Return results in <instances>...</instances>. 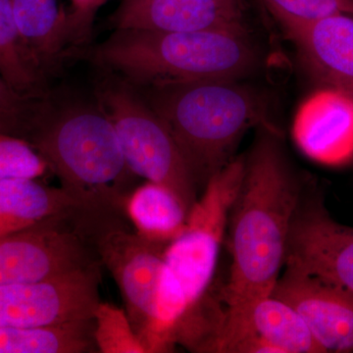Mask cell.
<instances>
[{
  "label": "cell",
  "mask_w": 353,
  "mask_h": 353,
  "mask_svg": "<svg viewBox=\"0 0 353 353\" xmlns=\"http://www.w3.org/2000/svg\"><path fill=\"white\" fill-rule=\"evenodd\" d=\"M228 218L231 254L223 292L225 315L236 317L270 296L285 267L290 226L304 185L292 167L280 132L266 120L256 126Z\"/></svg>",
  "instance_id": "6da1fadb"
},
{
  "label": "cell",
  "mask_w": 353,
  "mask_h": 353,
  "mask_svg": "<svg viewBox=\"0 0 353 353\" xmlns=\"http://www.w3.org/2000/svg\"><path fill=\"white\" fill-rule=\"evenodd\" d=\"M25 139L85 212L128 218L127 202L138 176L127 164L112 122L97 99H41Z\"/></svg>",
  "instance_id": "7a4b0ae2"
},
{
  "label": "cell",
  "mask_w": 353,
  "mask_h": 353,
  "mask_svg": "<svg viewBox=\"0 0 353 353\" xmlns=\"http://www.w3.org/2000/svg\"><path fill=\"white\" fill-rule=\"evenodd\" d=\"M90 57L136 88L238 81L252 73L257 64L256 51L246 30H116L94 48Z\"/></svg>",
  "instance_id": "3957f363"
},
{
  "label": "cell",
  "mask_w": 353,
  "mask_h": 353,
  "mask_svg": "<svg viewBox=\"0 0 353 353\" xmlns=\"http://www.w3.org/2000/svg\"><path fill=\"white\" fill-rule=\"evenodd\" d=\"M136 88L168 128L199 190L236 157L246 131L265 121L256 95L236 81Z\"/></svg>",
  "instance_id": "277c9868"
},
{
  "label": "cell",
  "mask_w": 353,
  "mask_h": 353,
  "mask_svg": "<svg viewBox=\"0 0 353 353\" xmlns=\"http://www.w3.org/2000/svg\"><path fill=\"white\" fill-rule=\"evenodd\" d=\"M243 168V155L236 157L208 181L190 210L185 233L167 245L157 316L141 334L152 352H166L173 347L176 325L208 294Z\"/></svg>",
  "instance_id": "5b68a950"
},
{
  "label": "cell",
  "mask_w": 353,
  "mask_h": 353,
  "mask_svg": "<svg viewBox=\"0 0 353 353\" xmlns=\"http://www.w3.org/2000/svg\"><path fill=\"white\" fill-rule=\"evenodd\" d=\"M97 99L112 122L130 169L148 182L168 188L190 212L199 199V188L161 118L119 77L104 81Z\"/></svg>",
  "instance_id": "8992f818"
},
{
  "label": "cell",
  "mask_w": 353,
  "mask_h": 353,
  "mask_svg": "<svg viewBox=\"0 0 353 353\" xmlns=\"http://www.w3.org/2000/svg\"><path fill=\"white\" fill-rule=\"evenodd\" d=\"M99 264L83 212L55 216L0 236V285L43 282Z\"/></svg>",
  "instance_id": "52a82bcc"
},
{
  "label": "cell",
  "mask_w": 353,
  "mask_h": 353,
  "mask_svg": "<svg viewBox=\"0 0 353 353\" xmlns=\"http://www.w3.org/2000/svg\"><path fill=\"white\" fill-rule=\"evenodd\" d=\"M101 264L112 274L139 339L154 321L167 245L134 233L126 221L103 225L94 234Z\"/></svg>",
  "instance_id": "ba28073f"
},
{
  "label": "cell",
  "mask_w": 353,
  "mask_h": 353,
  "mask_svg": "<svg viewBox=\"0 0 353 353\" xmlns=\"http://www.w3.org/2000/svg\"><path fill=\"white\" fill-rule=\"evenodd\" d=\"M285 266L353 292V228L334 220L313 188L305 187L292 220Z\"/></svg>",
  "instance_id": "9c48e42d"
},
{
  "label": "cell",
  "mask_w": 353,
  "mask_h": 353,
  "mask_svg": "<svg viewBox=\"0 0 353 353\" xmlns=\"http://www.w3.org/2000/svg\"><path fill=\"white\" fill-rule=\"evenodd\" d=\"M271 296L301 315L325 352L353 353V292L285 266Z\"/></svg>",
  "instance_id": "30bf717a"
},
{
  "label": "cell",
  "mask_w": 353,
  "mask_h": 353,
  "mask_svg": "<svg viewBox=\"0 0 353 353\" xmlns=\"http://www.w3.org/2000/svg\"><path fill=\"white\" fill-rule=\"evenodd\" d=\"M292 138L317 163L338 167L353 160V97L341 88L316 90L299 105Z\"/></svg>",
  "instance_id": "8fae6325"
},
{
  "label": "cell",
  "mask_w": 353,
  "mask_h": 353,
  "mask_svg": "<svg viewBox=\"0 0 353 353\" xmlns=\"http://www.w3.org/2000/svg\"><path fill=\"white\" fill-rule=\"evenodd\" d=\"M260 339L275 353H326L292 306L277 297H262L245 313L224 318L212 353H236L243 341Z\"/></svg>",
  "instance_id": "7c38bea8"
},
{
  "label": "cell",
  "mask_w": 353,
  "mask_h": 353,
  "mask_svg": "<svg viewBox=\"0 0 353 353\" xmlns=\"http://www.w3.org/2000/svg\"><path fill=\"white\" fill-rule=\"evenodd\" d=\"M111 22L116 30L137 31L246 30L243 8L216 0H122Z\"/></svg>",
  "instance_id": "4fadbf2b"
},
{
  "label": "cell",
  "mask_w": 353,
  "mask_h": 353,
  "mask_svg": "<svg viewBox=\"0 0 353 353\" xmlns=\"http://www.w3.org/2000/svg\"><path fill=\"white\" fill-rule=\"evenodd\" d=\"M283 30L316 78L353 79V16L336 14Z\"/></svg>",
  "instance_id": "5bb4252c"
},
{
  "label": "cell",
  "mask_w": 353,
  "mask_h": 353,
  "mask_svg": "<svg viewBox=\"0 0 353 353\" xmlns=\"http://www.w3.org/2000/svg\"><path fill=\"white\" fill-rule=\"evenodd\" d=\"M85 210L62 188H50L36 179L0 180V236L19 231L55 216Z\"/></svg>",
  "instance_id": "9a60e30c"
},
{
  "label": "cell",
  "mask_w": 353,
  "mask_h": 353,
  "mask_svg": "<svg viewBox=\"0 0 353 353\" xmlns=\"http://www.w3.org/2000/svg\"><path fill=\"white\" fill-rule=\"evenodd\" d=\"M25 50L41 76L53 68L67 48L68 12L57 0H10Z\"/></svg>",
  "instance_id": "2e32d148"
},
{
  "label": "cell",
  "mask_w": 353,
  "mask_h": 353,
  "mask_svg": "<svg viewBox=\"0 0 353 353\" xmlns=\"http://www.w3.org/2000/svg\"><path fill=\"white\" fill-rule=\"evenodd\" d=\"M126 213L137 234L164 245L185 233L189 215L172 190L152 182L134 189L128 199Z\"/></svg>",
  "instance_id": "e0dca14e"
},
{
  "label": "cell",
  "mask_w": 353,
  "mask_h": 353,
  "mask_svg": "<svg viewBox=\"0 0 353 353\" xmlns=\"http://www.w3.org/2000/svg\"><path fill=\"white\" fill-rule=\"evenodd\" d=\"M94 318L46 327L0 328V353L95 352Z\"/></svg>",
  "instance_id": "ac0fdd59"
},
{
  "label": "cell",
  "mask_w": 353,
  "mask_h": 353,
  "mask_svg": "<svg viewBox=\"0 0 353 353\" xmlns=\"http://www.w3.org/2000/svg\"><path fill=\"white\" fill-rule=\"evenodd\" d=\"M0 76L20 94L39 97L41 74L25 50L10 0H0Z\"/></svg>",
  "instance_id": "d6986e66"
},
{
  "label": "cell",
  "mask_w": 353,
  "mask_h": 353,
  "mask_svg": "<svg viewBox=\"0 0 353 353\" xmlns=\"http://www.w3.org/2000/svg\"><path fill=\"white\" fill-rule=\"evenodd\" d=\"M94 338L102 353H145L126 311L99 303L94 313Z\"/></svg>",
  "instance_id": "ffe728a7"
},
{
  "label": "cell",
  "mask_w": 353,
  "mask_h": 353,
  "mask_svg": "<svg viewBox=\"0 0 353 353\" xmlns=\"http://www.w3.org/2000/svg\"><path fill=\"white\" fill-rule=\"evenodd\" d=\"M283 29L336 14L353 16V0H261Z\"/></svg>",
  "instance_id": "44dd1931"
},
{
  "label": "cell",
  "mask_w": 353,
  "mask_h": 353,
  "mask_svg": "<svg viewBox=\"0 0 353 353\" xmlns=\"http://www.w3.org/2000/svg\"><path fill=\"white\" fill-rule=\"evenodd\" d=\"M48 170L43 158L29 141L0 132V180L37 179Z\"/></svg>",
  "instance_id": "7402d4cb"
},
{
  "label": "cell",
  "mask_w": 353,
  "mask_h": 353,
  "mask_svg": "<svg viewBox=\"0 0 353 353\" xmlns=\"http://www.w3.org/2000/svg\"><path fill=\"white\" fill-rule=\"evenodd\" d=\"M41 101L39 97L20 94L0 76V132L25 139Z\"/></svg>",
  "instance_id": "603a6c76"
},
{
  "label": "cell",
  "mask_w": 353,
  "mask_h": 353,
  "mask_svg": "<svg viewBox=\"0 0 353 353\" xmlns=\"http://www.w3.org/2000/svg\"><path fill=\"white\" fill-rule=\"evenodd\" d=\"M108 0H71L68 12L69 39L71 46H80L87 41L95 12Z\"/></svg>",
  "instance_id": "cb8c5ba5"
},
{
  "label": "cell",
  "mask_w": 353,
  "mask_h": 353,
  "mask_svg": "<svg viewBox=\"0 0 353 353\" xmlns=\"http://www.w3.org/2000/svg\"><path fill=\"white\" fill-rule=\"evenodd\" d=\"M323 82L328 83L332 87L341 88L345 92H350L353 97V79L334 78V77H328V78L321 79Z\"/></svg>",
  "instance_id": "d4e9b609"
},
{
  "label": "cell",
  "mask_w": 353,
  "mask_h": 353,
  "mask_svg": "<svg viewBox=\"0 0 353 353\" xmlns=\"http://www.w3.org/2000/svg\"><path fill=\"white\" fill-rule=\"evenodd\" d=\"M216 1H219L221 3L227 4V6L241 7V8H243L241 0H216Z\"/></svg>",
  "instance_id": "484cf974"
}]
</instances>
